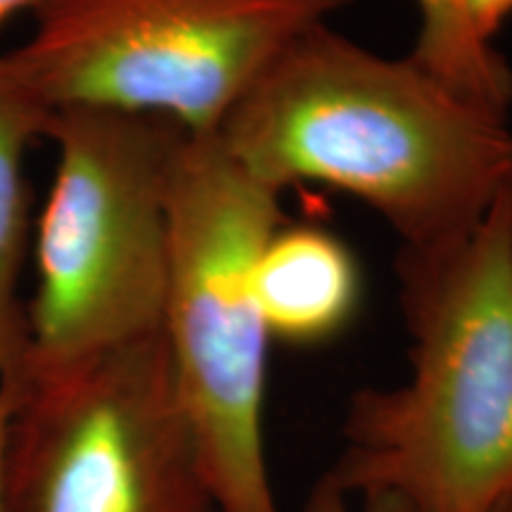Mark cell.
<instances>
[{"mask_svg": "<svg viewBox=\"0 0 512 512\" xmlns=\"http://www.w3.org/2000/svg\"><path fill=\"white\" fill-rule=\"evenodd\" d=\"M349 0H43L8 57L50 112L95 107L216 136L261 72Z\"/></svg>", "mask_w": 512, "mask_h": 512, "instance_id": "obj_5", "label": "cell"}, {"mask_svg": "<svg viewBox=\"0 0 512 512\" xmlns=\"http://www.w3.org/2000/svg\"><path fill=\"white\" fill-rule=\"evenodd\" d=\"M53 112L0 55V380L15 373L27 344V316L19 309L17 280L27 238L24 162L36 138H46Z\"/></svg>", "mask_w": 512, "mask_h": 512, "instance_id": "obj_8", "label": "cell"}, {"mask_svg": "<svg viewBox=\"0 0 512 512\" xmlns=\"http://www.w3.org/2000/svg\"><path fill=\"white\" fill-rule=\"evenodd\" d=\"M460 5L470 27L489 43L512 17V0H460Z\"/></svg>", "mask_w": 512, "mask_h": 512, "instance_id": "obj_11", "label": "cell"}, {"mask_svg": "<svg viewBox=\"0 0 512 512\" xmlns=\"http://www.w3.org/2000/svg\"><path fill=\"white\" fill-rule=\"evenodd\" d=\"M505 197H508V211H510V230H512V174H510L508 190H505Z\"/></svg>", "mask_w": 512, "mask_h": 512, "instance_id": "obj_14", "label": "cell"}, {"mask_svg": "<svg viewBox=\"0 0 512 512\" xmlns=\"http://www.w3.org/2000/svg\"><path fill=\"white\" fill-rule=\"evenodd\" d=\"M254 297L273 342L316 347L342 335L361 306L356 256L330 230L283 223L254 261Z\"/></svg>", "mask_w": 512, "mask_h": 512, "instance_id": "obj_7", "label": "cell"}, {"mask_svg": "<svg viewBox=\"0 0 512 512\" xmlns=\"http://www.w3.org/2000/svg\"><path fill=\"white\" fill-rule=\"evenodd\" d=\"M10 422V399L0 387V512H3V458H5V437H8Z\"/></svg>", "mask_w": 512, "mask_h": 512, "instance_id": "obj_12", "label": "cell"}, {"mask_svg": "<svg viewBox=\"0 0 512 512\" xmlns=\"http://www.w3.org/2000/svg\"><path fill=\"white\" fill-rule=\"evenodd\" d=\"M508 190V188H505ZM408 375L351 394L325 475L406 512H503L512 498V230L508 197L470 235L401 249Z\"/></svg>", "mask_w": 512, "mask_h": 512, "instance_id": "obj_2", "label": "cell"}, {"mask_svg": "<svg viewBox=\"0 0 512 512\" xmlns=\"http://www.w3.org/2000/svg\"><path fill=\"white\" fill-rule=\"evenodd\" d=\"M188 133L95 107L57 110L55 178L36 240L38 283L17 377L74 366L162 330L171 268V178Z\"/></svg>", "mask_w": 512, "mask_h": 512, "instance_id": "obj_3", "label": "cell"}, {"mask_svg": "<svg viewBox=\"0 0 512 512\" xmlns=\"http://www.w3.org/2000/svg\"><path fill=\"white\" fill-rule=\"evenodd\" d=\"M43 0H0V24L19 10H36Z\"/></svg>", "mask_w": 512, "mask_h": 512, "instance_id": "obj_13", "label": "cell"}, {"mask_svg": "<svg viewBox=\"0 0 512 512\" xmlns=\"http://www.w3.org/2000/svg\"><path fill=\"white\" fill-rule=\"evenodd\" d=\"M207 512H216V510H214V508H211V510H207Z\"/></svg>", "mask_w": 512, "mask_h": 512, "instance_id": "obj_16", "label": "cell"}, {"mask_svg": "<svg viewBox=\"0 0 512 512\" xmlns=\"http://www.w3.org/2000/svg\"><path fill=\"white\" fill-rule=\"evenodd\" d=\"M0 387L3 512L214 508L162 330Z\"/></svg>", "mask_w": 512, "mask_h": 512, "instance_id": "obj_6", "label": "cell"}, {"mask_svg": "<svg viewBox=\"0 0 512 512\" xmlns=\"http://www.w3.org/2000/svg\"><path fill=\"white\" fill-rule=\"evenodd\" d=\"M283 192L219 136H185L171 178V268L162 332L216 512H283L266 446L268 335L254 261L285 219Z\"/></svg>", "mask_w": 512, "mask_h": 512, "instance_id": "obj_4", "label": "cell"}, {"mask_svg": "<svg viewBox=\"0 0 512 512\" xmlns=\"http://www.w3.org/2000/svg\"><path fill=\"white\" fill-rule=\"evenodd\" d=\"M418 31L411 60L475 105L505 114L512 105V67L494 43L467 22L460 0H413Z\"/></svg>", "mask_w": 512, "mask_h": 512, "instance_id": "obj_9", "label": "cell"}, {"mask_svg": "<svg viewBox=\"0 0 512 512\" xmlns=\"http://www.w3.org/2000/svg\"><path fill=\"white\" fill-rule=\"evenodd\" d=\"M302 512H406L389 498H349L328 475L311 486Z\"/></svg>", "mask_w": 512, "mask_h": 512, "instance_id": "obj_10", "label": "cell"}, {"mask_svg": "<svg viewBox=\"0 0 512 512\" xmlns=\"http://www.w3.org/2000/svg\"><path fill=\"white\" fill-rule=\"evenodd\" d=\"M228 155L268 188L320 183L382 216L403 249L470 235L512 174L505 114L411 57H384L330 22L297 36L230 110Z\"/></svg>", "mask_w": 512, "mask_h": 512, "instance_id": "obj_1", "label": "cell"}, {"mask_svg": "<svg viewBox=\"0 0 512 512\" xmlns=\"http://www.w3.org/2000/svg\"><path fill=\"white\" fill-rule=\"evenodd\" d=\"M503 512H512V498L508 501V505H505V508H503Z\"/></svg>", "mask_w": 512, "mask_h": 512, "instance_id": "obj_15", "label": "cell"}]
</instances>
